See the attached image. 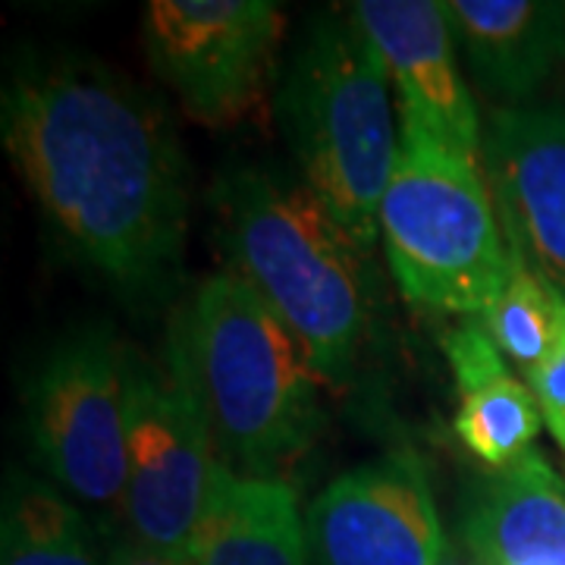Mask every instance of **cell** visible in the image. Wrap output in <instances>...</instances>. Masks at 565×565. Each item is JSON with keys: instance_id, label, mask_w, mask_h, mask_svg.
I'll use <instances>...</instances> for the list:
<instances>
[{"instance_id": "obj_13", "label": "cell", "mask_w": 565, "mask_h": 565, "mask_svg": "<svg viewBox=\"0 0 565 565\" xmlns=\"http://www.w3.org/2000/svg\"><path fill=\"white\" fill-rule=\"evenodd\" d=\"M462 544L484 565H565V481L544 452L490 471L468 505Z\"/></svg>"}, {"instance_id": "obj_8", "label": "cell", "mask_w": 565, "mask_h": 565, "mask_svg": "<svg viewBox=\"0 0 565 565\" xmlns=\"http://www.w3.org/2000/svg\"><path fill=\"white\" fill-rule=\"evenodd\" d=\"M126 349L104 330L61 343L29 393L41 465L66 497L120 519L126 497Z\"/></svg>"}, {"instance_id": "obj_11", "label": "cell", "mask_w": 565, "mask_h": 565, "mask_svg": "<svg viewBox=\"0 0 565 565\" xmlns=\"http://www.w3.org/2000/svg\"><path fill=\"white\" fill-rule=\"evenodd\" d=\"M481 163L512 255L565 292V114L497 107Z\"/></svg>"}, {"instance_id": "obj_18", "label": "cell", "mask_w": 565, "mask_h": 565, "mask_svg": "<svg viewBox=\"0 0 565 565\" xmlns=\"http://www.w3.org/2000/svg\"><path fill=\"white\" fill-rule=\"evenodd\" d=\"M525 377L531 393L537 396L544 424L565 452V327L559 343L553 345V352Z\"/></svg>"}, {"instance_id": "obj_17", "label": "cell", "mask_w": 565, "mask_h": 565, "mask_svg": "<svg viewBox=\"0 0 565 565\" xmlns=\"http://www.w3.org/2000/svg\"><path fill=\"white\" fill-rule=\"evenodd\" d=\"M475 321H481L505 362L531 374L563 337L565 292L515 258L500 299Z\"/></svg>"}, {"instance_id": "obj_12", "label": "cell", "mask_w": 565, "mask_h": 565, "mask_svg": "<svg viewBox=\"0 0 565 565\" xmlns=\"http://www.w3.org/2000/svg\"><path fill=\"white\" fill-rule=\"evenodd\" d=\"M471 76L500 107H525L565 57V3L449 0Z\"/></svg>"}, {"instance_id": "obj_2", "label": "cell", "mask_w": 565, "mask_h": 565, "mask_svg": "<svg viewBox=\"0 0 565 565\" xmlns=\"http://www.w3.org/2000/svg\"><path fill=\"white\" fill-rule=\"evenodd\" d=\"M211 204L226 270L286 323L327 384H345L371 323V255L302 180L277 170H223Z\"/></svg>"}, {"instance_id": "obj_4", "label": "cell", "mask_w": 565, "mask_h": 565, "mask_svg": "<svg viewBox=\"0 0 565 565\" xmlns=\"http://www.w3.org/2000/svg\"><path fill=\"white\" fill-rule=\"evenodd\" d=\"M277 117L299 180L371 255L399 132L386 66L352 13H327L305 32L277 82Z\"/></svg>"}, {"instance_id": "obj_5", "label": "cell", "mask_w": 565, "mask_h": 565, "mask_svg": "<svg viewBox=\"0 0 565 565\" xmlns=\"http://www.w3.org/2000/svg\"><path fill=\"white\" fill-rule=\"evenodd\" d=\"M377 236L408 302L471 321L500 299L515 262L484 163L465 161L405 126Z\"/></svg>"}, {"instance_id": "obj_10", "label": "cell", "mask_w": 565, "mask_h": 565, "mask_svg": "<svg viewBox=\"0 0 565 565\" xmlns=\"http://www.w3.org/2000/svg\"><path fill=\"white\" fill-rule=\"evenodd\" d=\"M352 17L384 61L405 129L481 163L484 126L459 70V41L446 3L359 0Z\"/></svg>"}, {"instance_id": "obj_20", "label": "cell", "mask_w": 565, "mask_h": 565, "mask_svg": "<svg viewBox=\"0 0 565 565\" xmlns=\"http://www.w3.org/2000/svg\"><path fill=\"white\" fill-rule=\"evenodd\" d=\"M440 565H484L468 546L459 541V544H446V553L444 559H440Z\"/></svg>"}, {"instance_id": "obj_9", "label": "cell", "mask_w": 565, "mask_h": 565, "mask_svg": "<svg viewBox=\"0 0 565 565\" xmlns=\"http://www.w3.org/2000/svg\"><path fill=\"white\" fill-rule=\"evenodd\" d=\"M311 565H440L444 525L418 456L352 468L305 512Z\"/></svg>"}, {"instance_id": "obj_1", "label": "cell", "mask_w": 565, "mask_h": 565, "mask_svg": "<svg viewBox=\"0 0 565 565\" xmlns=\"http://www.w3.org/2000/svg\"><path fill=\"white\" fill-rule=\"evenodd\" d=\"M0 136L61 243L129 296L167 286L189 223V170L161 104L95 61L20 66Z\"/></svg>"}, {"instance_id": "obj_6", "label": "cell", "mask_w": 565, "mask_h": 565, "mask_svg": "<svg viewBox=\"0 0 565 565\" xmlns=\"http://www.w3.org/2000/svg\"><path fill=\"white\" fill-rule=\"evenodd\" d=\"M217 444L173 345L126 355L122 525L139 544L185 556L217 475Z\"/></svg>"}, {"instance_id": "obj_3", "label": "cell", "mask_w": 565, "mask_h": 565, "mask_svg": "<svg viewBox=\"0 0 565 565\" xmlns=\"http://www.w3.org/2000/svg\"><path fill=\"white\" fill-rule=\"evenodd\" d=\"M202 403L221 462L243 478L280 481L323 424L318 374L305 345L236 274L195 289L170 337Z\"/></svg>"}, {"instance_id": "obj_19", "label": "cell", "mask_w": 565, "mask_h": 565, "mask_svg": "<svg viewBox=\"0 0 565 565\" xmlns=\"http://www.w3.org/2000/svg\"><path fill=\"white\" fill-rule=\"evenodd\" d=\"M107 565H192L189 556H177V553H163L154 546L139 544L136 537H117L107 553Z\"/></svg>"}, {"instance_id": "obj_7", "label": "cell", "mask_w": 565, "mask_h": 565, "mask_svg": "<svg viewBox=\"0 0 565 565\" xmlns=\"http://www.w3.org/2000/svg\"><path fill=\"white\" fill-rule=\"evenodd\" d=\"M282 13L270 0H151L145 51L182 114L207 129L262 120L277 82Z\"/></svg>"}, {"instance_id": "obj_16", "label": "cell", "mask_w": 565, "mask_h": 565, "mask_svg": "<svg viewBox=\"0 0 565 565\" xmlns=\"http://www.w3.org/2000/svg\"><path fill=\"white\" fill-rule=\"evenodd\" d=\"M0 553V565H102L79 505L32 478L7 490Z\"/></svg>"}, {"instance_id": "obj_14", "label": "cell", "mask_w": 565, "mask_h": 565, "mask_svg": "<svg viewBox=\"0 0 565 565\" xmlns=\"http://www.w3.org/2000/svg\"><path fill=\"white\" fill-rule=\"evenodd\" d=\"M446 362L456 377V437L490 471L525 459L544 427L531 386L522 384L481 321H465L444 337Z\"/></svg>"}, {"instance_id": "obj_15", "label": "cell", "mask_w": 565, "mask_h": 565, "mask_svg": "<svg viewBox=\"0 0 565 565\" xmlns=\"http://www.w3.org/2000/svg\"><path fill=\"white\" fill-rule=\"evenodd\" d=\"M185 556L192 565H311L296 490L221 462Z\"/></svg>"}]
</instances>
